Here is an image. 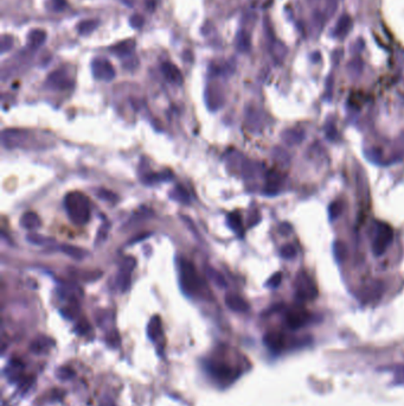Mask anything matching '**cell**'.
Returning a JSON list of instances; mask_svg holds the SVG:
<instances>
[{"instance_id":"cb8c5ba5","label":"cell","mask_w":404,"mask_h":406,"mask_svg":"<svg viewBox=\"0 0 404 406\" xmlns=\"http://www.w3.org/2000/svg\"><path fill=\"white\" fill-rule=\"evenodd\" d=\"M280 281H281V273H276V275H274L272 278H270V281H268V286H272V287H276L278 285L280 284Z\"/></svg>"},{"instance_id":"8992f818","label":"cell","mask_w":404,"mask_h":406,"mask_svg":"<svg viewBox=\"0 0 404 406\" xmlns=\"http://www.w3.org/2000/svg\"><path fill=\"white\" fill-rule=\"evenodd\" d=\"M310 283V277L305 275V278H301V275L298 276V297L300 299H313L317 296L316 286Z\"/></svg>"},{"instance_id":"52a82bcc","label":"cell","mask_w":404,"mask_h":406,"mask_svg":"<svg viewBox=\"0 0 404 406\" xmlns=\"http://www.w3.org/2000/svg\"><path fill=\"white\" fill-rule=\"evenodd\" d=\"M264 344L273 352H280L285 347V335L280 332H270L265 334Z\"/></svg>"},{"instance_id":"ac0fdd59","label":"cell","mask_w":404,"mask_h":406,"mask_svg":"<svg viewBox=\"0 0 404 406\" xmlns=\"http://www.w3.org/2000/svg\"><path fill=\"white\" fill-rule=\"evenodd\" d=\"M171 196L174 198V200L177 201H180V202L187 204L190 202V195L189 192L186 191L185 189L183 188V187H177L174 190L172 191Z\"/></svg>"},{"instance_id":"d6986e66","label":"cell","mask_w":404,"mask_h":406,"mask_svg":"<svg viewBox=\"0 0 404 406\" xmlns=\"http://www.w3.org/2000/svg\"><path fill=\"white\" fill-rule=\"evenodd\" d=\"M97 27V22L95 21H86L80 23L79 27H77V30L81 34H89L91 33Z\"/></svg>"},{"instance_id":"6da1fadb","label":"cell","mask_w":404,"mask_h":406,"mask_svg":"<svg viewBox=\"0 0 404 406\" xmlns=\"http://www.w3.org/2000/svg\"><path fill=\"white\" fill-rule=\"evenodd\" d=\"M65 209L69 218L76 224H86L90 219L89 201L81 192H70L64 198Z\"/></svg>"},{"instance_id":"9a60e30c","label":"cell","mask_w":404,"mask_h":406,"mask_svg":"<svg viewBox=\"0 0 404 406\" xmlns=\"http://www.w3.org/2000/svg\"><path fill=\"white\" fill-rule=\"evenodd\" d=\"M115 54L119 55V56H127V55H131L134 50V41H125L120 44L115 45V47L112 49Z\"/></svg>"},{"instance_id":"603a6c76","label":"cell","mask_w":404,"mask_h":406,"mask_svg":"<svg viewBox=\"0 0 404 406\" xmlns=\"http://www.w3.org/2000/svg\"><path fill=\"white\" fill-rule=\"evenodd\" d=\"M295 254H296V250L293 246H291V245H287V246L282 247L281 255L284 258H288V259L293 258V257H295Z\"/></svg>"},{"instance_id":"4316f807","label":"cell","mask_w":404,"mask_h":406,"mask_svg":"<svg viewBox=\"0 0 404 406\" xmlns=\"http://www.w3.org/2000/svg\"><path fill=\"white\" fill-rule=\"evenodd\" d=\"M74 375V373L71 372L70 370H69V368H62V370H59V372H58V376L60 379L62 380H65V379H69L70 378V376H73Z\"/></svg>"},{"instance_id":"ba28073f","label":"cell","mask_w":404,"mask_h":406,"mask_svg":"<svg viewBox=\"0 0 404 406\" xmlns=\"http://www.w3.org/2000/svg\"><path fill=\"white\" fill-rule=\"evenodd\" d=\"M161 70H163L164 75H165V77L169 80L170 82L174 83V85H178V86H180L181 83H183V75H181L180 70H179V69L175 67L173 63H170V62L163 63V65H161Z\"/></svg>"},{"instance_id":"44dd1931","label":"cell","mask_w":404,"mask_h":406,"mask_svg":"<svg viewBox=\"0 0 404 406\" xmlns=\"http://www.w3.org/2000/svg\"><path fill=\"white\" fill-rule=\"evenodd\" d=\"M97 196H99L101 200L107 201V202H116V201L119 200V197H117L113 191H109V190L107 189L97 190Z\"/></svg>"},{"instance_id":"ffe728a7","label":"cell","mask_w":404,"mask_h":406,"mask_svg":"<svg viewBox=\"0 0 404 406\" xmlns=\"http://www.w3.org/2000/svg\"><path fill=\"white\" fill-rule=\"evenodd\" d=\"M228 223L231 227L233 230H241L242 229V220L241 215L238 213H232L228 217Z\"/></svg>"},{"instance_id":"484cf974","label":"cell","mask_w":404,"mask_h":406,"mask_svg":"<svg viewBox=\"0 0 404 406\" xmlns=\"http://www.w3.org/2000/svg\"><path fill=\"white\" fill-rule=\"evenodd\" d=\"M90 329V325L87 321H81L79 324H77V332L81 333V334H85L88 332V330Z\"/></svg>"},{"instance_id":"5b68a950","label":"cell","mask_w":404,"mask_h":406,"mask_svg":"<svg viewBox=\"0 0 404 406\" xmlns=\"http://www.w3.org/2000/svg\"><path fill=\"white\" fill-rule=\"evenodd\" d=\"M93 74L96 79L111 81L115 76V70L112 63L105 59H96L93 61Z\"/></svg>"},{"instance_id":"7402d4cb","label":"cell","mask_w":404,"mask_h":406,"mask_svg":"<svg viewBox=\"0 0 404 406\" xmlns=\"http://www.w3.org/2000/svg\"><path fill=\"white\" fill-rule=\"evenodd\" d=\"M27 239L29 243L34 244V245H44V244L50 243V240H53V239H49L47 237H43V235H39V234H29Z\"/></svg>"},{"instance_id":"30bf717a","label":"cell","mask_w":404,"mask_h":406,"mask_svg":"<svg viewBox=\"0 0 404 406\" xmlns=\"http://www.w3.org/2000/svg\"><path fill=\"white\" fill-rule=\"evenodd\" d=\"M209 370L212 375L218 379H229L232 376L231 367L226 364H221V362L211 364L209 366Z\"/></svg>"},{"instance_id":"3957f363","label":"cell","mask_w":404,"mask_h":406,"mask_svg":"<svg viewBox=\"0 0 404 406\" xmlns=\"http://www.w3.org/2000/svg\"><path fill=\"white\" fill-rule=\"evenodd\" d=\"M392 238H394V233H392L390 227L384 223H378L376 228V237L374 239V246H372L375 254L380 255L382 253H384L386 247L390 245Z\"/></svg>"},{"instance_id":"9c48e42d","label":"cell","mask_w":404,"mask_h":406,"mask_svg":"<svg viewBox=\"0 0 404 406\" xmlns=\"http://www.w3.org/2000/svg\"><path fill=\"white\" fill-rule=\"evenodd\" d=\"M226 303L230 309L236 312H245L249 310V304H248L243 298L239 297L237 295H233V293L227 295Z\"/></svg>"},{"instance_id":"7a4b0ae2","label":"cell","mask_w":404,"mask_h":406,"mask_svg":"<svg viewBox=\"0 0 404 406\" xmlns=\"http://www.w3.org/2000/svg\"><path fill=\"white\" fill-rule=\"evenodd\" d=\"M181 287L189 296L197 295L201 287V281L196 272L195 266L189 261H181Z\"/></svg>"},{"instance_id":"4fadbf2b","label":"cell","mask_w":404,"mask_h":406,"mask_svg":"<svg viewBox=\"0 0 404 406\" xmlns=\"http://www.w3.org/2000/svg\"><path fill=\"white\" fill-rule=\"evenodd\" d=\"M163 333V329H161V322L160 318L158 316H154L149 322L148 328H147V334H148V338L152 340V341H157L159 339V336Z\"/></svg>"},{"instance_id":"2e32d148","label":"cell","mask_w":404,"mask_h":406,"mask_svg":"<svg viewBox=\"0 0 404 406\" xmlns=\"http://www.w3.org/2000/svg\"><path fill=\"white\" fill-rule=\"evenodd\" d=\"M44 41H45V32H43V31L34 30L29 34V42H30V44L32 45L33 48L39 47L40 44L44 43Z\"/></svg>"},{"instance_id":"8fae6325","label":"cell","mask_w":404,"mask_h":406,"mask_svg":"<svg viewBox=\"0 0 404 406\" xmlns=\"http://www.w3.org/2000/svg\"><path fill=\"white\" fill-rule=\"evenodd\" d=\"M20 224L28 230H33L40 227V219L36 213L28 212L20 218Z\"/></svg>"},{"instance_id":"e0dca14e","label":"cell","mask_w":404,"mask_h":406,"mask_svg":"<svg viewBox=\"0 0 404 406\" xmlns=\"http://www.w3.org/2000/svg\"><path fill=\"white\" fill-rule=\"evenodd\" d=\"M49 342H50V340H49L48 338H44V336H42V338L34 340V341L32 342V344H31V349L36 353L44 352V350H47L49 348Z\"/></svg>"},{"instance_id":"d4e9b609","label":"cell","mask_w":404,"mask_h":406,"mask_svg":"<svg viewBox=\"0 0 404 406\" xmlns=\"http://www.w3.org/2000/svg\"><path fill=\"white\" fill-rule=\"evenodd\" d=\"M131 24H132L134 28H140L141 25L144 24L143 17L139 16V14H135V16H133L132 18H131Z\"/></svg>"},{"instance_id":"5bb4252c","label":"cell","mask_w":404,"mask_h":406,"mask_svg":"<svg viewBox=\"0 0 404 406\" xmlns=\"http://www.w3.org/2000/svg\"><path fill=\"white\" fill-rule=\"evenodd\" d=\"M205 273H206L207 278H209L211 281H213V283L217 285L218 287H222V289L227 287V285H228L227 281L224 279L223 276H222L217 270H215L213 267L207 266V265H206V266H205Z\"/></svg>"},{"instance_id":"7c38bea8","label":"cell","mask_w":404,"mask_h":406,"mask_svg":"<svg viewBox=\"0 0 404 406\" xmlns=\"http://www.w3.org/2000/svg\"><path fill=\"white\" fill-rule=\"evenodd\" d=\"M60 250H62V252L65 253L66 255H69V257L74 259H77V260H82V259H85L87 255H88V252H87L86 250L77 246H73V245H62Z\"/></svg>"},{"instance_id":"277c9868","label":"cell","mask_w":404,"mask_h":406,"mask_svg":"<svg viewBox=\"0 0 404 406\" xmlns=\"http://www.w3.org/2000/svg\"><path fill=\"white\" fill-rule=\"evenodd\" d=\"M310 313L304 308H293L286 315V323L290 329H299L308 322Z\"/></svg>"}]
</instances>
